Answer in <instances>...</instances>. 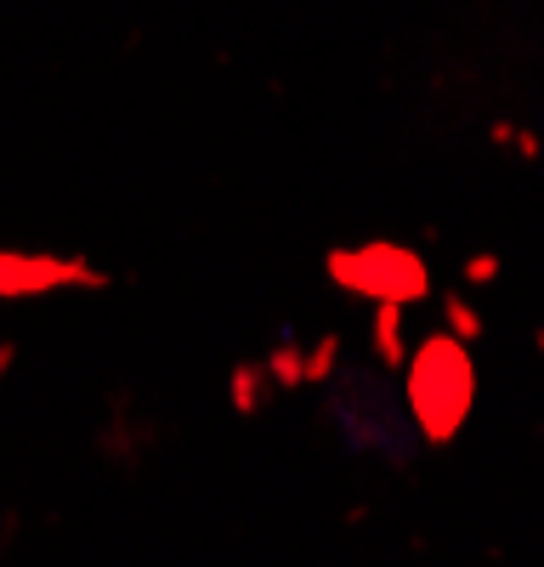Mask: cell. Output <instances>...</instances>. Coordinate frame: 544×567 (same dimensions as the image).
<instances>
[{
    "mask_svg": "<svg viewBox=\"0 0 544 567\" xmlns=\"http://www.w3.org/2000/svg\"><path fill=\"white\" fill-rule=\"evenodd\" d=\"M477 398V374H471V352L453 336H431L415 363H408V409H415L420 432L431 443H448L465 425Z\"/></svg>",
    "mask_w": 544,
    "mask_h": 567,
    "instance_id": "1",
    "label": "cell"
},
{
    "mask_svg": "<svg viewBox=\"0 0 544 567\" xmlns=\"http://www.w3.org/2000/svg\"><path fill=\"white\" fill-rule=\"evenodd\" d=\"M63 284H97L103 272L85 267L74 256H23V250H0V301H29V296H52Z\"/></svg>",
    "mask_w": 544,
    "mask_h": 567,
    "instance_id": "3",
    "label": "cell"
},
{
    "mask_svg": "<svg viewBox=\"0 0 544 567\" xmlns=\"http://www.w3.org/2000/svg\"><path fill=\"white\" fill-rule=\"evenodd\" d=\"M329 272L346 284V290L369 296V301H380V307H402V301L426 296V267H420V256H408V250H397V245L341 250V256L329 261Z\"/></svg>",
    "mask_w": 544,
    "mask_h": 567,
    "instance_id": "2",
    "label": "cell"
}]
</instances>
